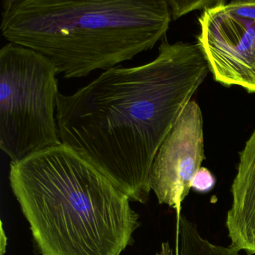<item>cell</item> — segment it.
I'll return each instance as SVG.
<instances>
[{
  "instance_id": "cell-11",
  "label": "cell",
  "mask_w": 255,
  "mask_h": 255,
  "mask_svg": "<svg viewBox=\"0 0 255 255\" xmlns=\"http://www.w3.org/2000/svg\"><path fill=\"white\" fill-rule=\"evenodd\" d=\"M156 255H174V254L169 243L168 242H165V243H162L160 252H158Z\"/></svg>"
},
{
  "instance_id": "cell-1",
  "label": "cell",
  "mask_w": 255,
  "mask_h": 255,
  "mask_svg": "<svg viewBox=\"0 0 255 255\" xmlns=\"http://www.w3.org/2000/svg\"><path fill=\"white\" fill-rule=\"evenodd\" d=\"M209 71L198 43L162 41L148 63L116 67L71 95L59 92L61 141L145 204L155 157Z\"/></svg>"
},
{
  "instance_id": "cell-9",
  "label": "cell",
  "mask_w": 255,
  "mask_h": 255,
  "mask_svg": "<svg viewBox=\"0 0 255 255\" xmlns=\"http://www.w3.org/2000/svg\"><path fill=\"white\" fill-rule=\"evenodd\" d=\"M169 5L171 20H176L197 10L208 9L226 3V0H167Z\"/></svg>"
},
{
  "instance_id": "cell-3",
  "label": "cell",
  "mask_w": 255,
  "mask_h": 255,
  "mask_svg": "<svg viewBox=\"0 0 255 255\" xmlns=\"http://www.w3.org/2000/svg\"><path fill=\"white\" fill-rule=\"evenodd\" d=\"M171 20L167 0H4L1 31L58 75L83 78L151 50Z\"/></svg>"
},
{
  "instance_id": "cell-10",
  "label": "cell",
  "mask_w": 255,
  "mask_h": 255,
  "mask_svg": "<svg viewBox=\"0 0 255 255\" xmlns=\"http://www.w3.org/2000/svg\"><path fill=\"white\" fill-rule=\"evenodd\" d=\"M216 184V179L211 172L207 168L201 167L197 171L192 181V189L197 192H209L214 187Z\"/></svg>"
},
{
  "instance_id": "cell-12",
  "label": "cell",
  "mask_w": 255,
  "mask_h": 255,
  "mask_svg": "<svg viewBox=\"0 0 255 255\" xmlns=\"http://www.w3.org/2000/svg\"><path fill=\"white\" fill-rule=\"evenodd\" d=\"M0 248H1V255H4L5 253V249L7 246V237L5 236V231L2 228V224L1 223V237H0Z\"/></svg>"
},
{
  "instance_id": "cell-6",
  "label": "cell",
  "mask_w": 255,
  "mask_h": 255,
  "mask_svg": "<svg viewBox=\"0 0 255 255\" xmlns=\"http://www.w3.org/2000/svg\"><path fill=\"white\" fill-rule=\"evenodd\" d=\"M204 159L202 113L199 105L192 101L162 143L152 165L149 185L159 204L180 213L182 203Z\"/></svg>"
},
{
  "instance_id": "cell-4",
  "label": "cell",
  "mask_w": 255,
  "mask_h": 255,
  "mask_svg": "<svg viewBox=\"0 0 255 255\" xmlns=\"http://www.w3.org/2000/svg\"><path fill=\"white\" fill-rule=\"evenodd\" d=\"M57 76L31 49L8 42L0 50V147L11 162L62 143Z\"/></svg>"
},
{
  "instance_id": "cell-2",
  "label": "cell",
  "mask_w": 255,
  "mask_h": 255,
  "mask_svg": "<svg viewBox=\"0 0 255 255\" xmlns=\"http://www.w3.org/2000/svg\"><path fill=\"white\" fill-rule=\"evenodd\" d=\"M9 181L41 255H121L139 215L129 197L61 143L10 163Z\"/></svg>"
},
{
  "instance_id": "cell-8",
  "label": "cell",
  "mask_w": 255,
  "mask_h": 255,
  "mask_svg": "<svg viewBox=\"0 0 255 255\" xmlns=\"http://www.w3.org/2000/svg\"><path fill=\"white\" fill-rule=\"evenodd\" d=\"M177 255H239L231 246H218L204 239L196 225L181 213L177 214Z\"/></svg>"
},
{
  "instance_id": "cell-5",
  "label": "cell",
  "mask_w": 255,
  "mask_h": 255,
  "mask_svg": "<svg viewBox=\"0 0 255 255\" xmlns=\"http://www.w3.org/2000/svg\"><path fill=\"white\" fill-rule=\"evenodd\" d=\"M198 44L215 80L255 93V0L203 11Z\"/></svg>"
},
{
  "instance_id": "cell-7",
  "label": "cell",
  "mask_w": 255,
  "mask_h": 255,
  "mask_svg": "<svg viewBox=\"0 0 255 255\" xmlns=\"http://www.w3.org/2000/svg\"><path fill=\"white\" fill-rule=\"evenodd\" d=\"M231 190L233 201L226 219L231 246L255 255V130L240 153Z\"/></svg>"
}]
</instances>
